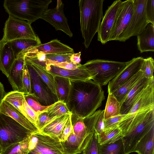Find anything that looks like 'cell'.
Masks as SVG:
<instances>
[{
    "label": "cell",
    "mask_w": 154,
    "mask_h": 154,
    "mask_svg": "<svg viewBox=\"0 0 154 154\" xmlns=\"http://www.w3.org/2000/svg\"><path fill=\"white\" fill-rule=\"evenodd\" d=\"M68 107L72 114L84 119L93 114L105 99L101 86L92 80H71Z\"/></svg>",
    "instance_id": "cell-1"
},
{
    "label": "cell",
    "mask_w": 154,
    "mask_h": 154,
    "mask_svg": "<svg viewBox=\"0 0 154 154\" xmlns=\"http://www.w3.org/2000/svg\"><path fill=\"white\" fill-rule=\"evenodd\" d=\"M118 127L123 135L125 154L133 152L138 142L154 127V106L126 114Z\"/></svg>",
    "instance_id": "cell-2"
},
{
    "label": "cell",
    "mask_w": 154,
    "mask_h": 154,
    "mask_svg": "<svg viewBox=\"0 0 154 154\" xmlns=\"http://www.w3.org/2000/svg\"><path fill=\"white\" fill-rule=\"evenodd\" d=\"M104 0H80V25L85 48L89 47L97 32L103 16Z\"/></svg>",
    "instance_id": "cell-3"
},
{
    "label": "cell",
    "mask_w": 154,
    "mask_h": 154,
    "mask_svg": "<svg viewBox=\"0 0 154 154\" xmlns=\"http://www.w3.org/2000/svg\"><path fill=\"white\" fill-rule=\"evenodd\" d=\"M51 0H5L3 6L9 16L31 23L40 18Z\"/></svg>",
    "instance_id": "cell-4"
},
{
    "label": "cell",
    "mask_w": 154,
    "mask_h": 154,
    "mask_svg": "<svg viewBox=\"0 0 154 154\" xmlns=\"http://www.w3.org/2000/svg\"><path fill=\"white\" fill-rule=\"evenodd\" d=\"M82 65L91 74L92 80L102 86L116 77L125 67L126 62L95 59Z\"/></svg>",
    "instance_id": "cell-5"
},
{
    "label": "cell",
    "mask_w": 154,
    "mask_h": 154,
    "mask_svg": "<svg viewBox=\"0 0 154 154\" xmlns=\"http://www.w3.org/2000/svg\"><path fill=\"white\" fill-rule=\"evenodd\" d=\"M32 133L10 117L0 113L2 151L11 145L27 138Z\"/></svg>",
    "instance_id": "cell-6"
},
{
    "label": "cell",
    "mask_w": 154,
    "mask_h": 154,
    "mask_svg": "<svg viewBox=\"0 0 154 154\" xmlns=\"http://www.w3.org/2000/svg\"><path fill=\"white\" fill-rule=\"evenodd\" d=\"M133 0V12L127 26L118 40L119 42H125L132 36H137L149 23L145 12L146 0Z\"/></svg>",
    "instance_id": "cell-7"
},
{
    "label": "cell",
    "mask_w": 154,
    "mask_h": 154,
    "mask_svg": "<svg viewBox=\"0 0 154 154\" xmlns=\"http://www.w3.org/2000/svg\"><path fill=\"white\" fill-rule=\"evenodd\" d=\"M31 24L27 21L9 16L5 23L2 39L6 42L20 39H37L39 37Z\"/></svg>",
    "instance_id": "cell-8"
},
{
    "label": "cell",
    "mask_w": 154,
    "mask_h": 154,
    "mask_svg": "<svg viewBox=\"0 0 154 154\" xmlns=\"http://www.w3.org/2000/svg\"><path fill=\"white\" fill-rule=\"evenodd\" d=\"M25 62L30 77L31 95L43 106H50L57 101L56 96L51 92L30 63L25 60Z\"/></svg>",
    "instance_id": "cell-9"
},
{
    "label": "cell",
    "mask_w": 154,
    "mask_h": 154,
    "mask_svg": "<svg viewBox=\"0 0 154 154\" xmlns=\"http://www.w3.org/2000/svg\"><path fill=\"white\" fill-rule=\"evenodd\" d=\"M134 7L133 0H127L122 2L110 35L109 41L118 40L130 21L133 12Z\"/></svg>",
    "instance_id": "cell-10"
},
{
    "label": "cell",
    "mask_w": 154,
    "mask_h": 154,
    "mask_svg": "<svg viewBox=\"0 0 154 154\" xmlns=\"http://www.w3.org/2000/svg\"><path fill=\"white\" fill-rule=\"evenodd\" d=\"M62 1L57 0L56 6L53 8L48 9L40 18L51 25L56 31L60 30L71 38L73 36V34L65 16Z\"/></svg>",
    "instance_id": "cell-11"
},
{
    "label": "cell",
    "mask_w": 154,
    "mask_h": 154,
    "mask_svg": "<svg viewBox=\"0 0 154 154\" xmlns=\"http://www.w3.org/2000/svg\"><path fill=\"white\" fill-rule=\"evenodd\" d=\"M37 137L36 143L31 151L40 154H64L59 137L43 133L34 132Z\"/></svg>",
    "instance_id": "cell-12"
},
{
    "label": "cell",
    "mask_w": 154,
    "mask_h": 154,
    "mask_svg": "<svg viewBox=\"0 0 154 154\" xmlns=\"http://www.w3.org/2000/svg\"><path fill=\"white\" fill-rule=\"evenodd\" d=\"M144 59L139 57L134 58L126 62V65L124 69L109 82L108 86V94H112L138 72L140 70Z\"/></svg>",
    "instance_id": "cell-13"
},
{
    "label": "cell",
    "mask_w": 154,
    "mask_h": 154,
    "mask_svg": "<svg viewBox=\"0 0 154 154\" xmlns=\"http://www.w3.org/2000/svg\"><path fill=\"white\" fill-rule=\"evenodd\" d=\"M122 2L121 0L115 1L105 11L97 32V40L102 44L109 41L110 35Z\"/></svg>",
    "instance_id": "cell-14"
},
{
    "label": "cell",
    "mask_w": 154,
    "mask_h": 154,
    "mask_svg": "<svg viewBox=\"0 0 154 154\" xmlns=\"http://www.w3.org/2000/svg\"><path fill=\"white\" fill-rule=\"evenodd\" d=\"M45 68L54 75L62 76L74 81H84L92 79L90 73L81 65L75 69L69 70L55 66H46Z\"/></svg>",
    "instance_id": "cell-15"
},
{
    "label": "cell",
    "mask_w": 154,
    "mask_h": 154,
    "mask_svg": "<svg viewBox=\"0 0 154 154\" xmlns=\"http://www.w3.org/2000/svg\"><path fill=\"white\" fill-rule=\"evenodd\" d=\"M26 53H41L48 54H73L74 52L73 49L69 46L61 43L57 39H54L32 48L21 54Z\"/></svg>",
    "instance_id": "cell-16"
},
{
    "label": "cell",
    "mask_w": 154,
    "mask_h": 154,
    "mask_svg": "<svg viewBox=\"0 0 154 154\" xmlns=\"http://www.w3.org/2000/svg\"><path fill=\"white\" fill-rule=\"evenodd\" d=\"M25 64L23 55H19L16 59L8 77L14 91L23 92V79Z\"/></svg>",
    "instance_id": "cell-17"
},
{
    "label": "cell",
    "mask_w": 154,
    "mask_h": 154,
    "mask_svg": "<svg viewBox=\"0 0 154 154\" xmlns=\"http://www.w3.org/2000/svg\"><path fill=\"white\" fill-rule=\"evenodd\" d=\"M151 79L143 77L137 83L121 104V114H128L143 90L149 85Z\"/></svg>",
    "instance_id": "cell-18"
},
{
    "label": "cell",
    "mask_w": 154,
    "mask_h": 154,
    "mask_svg": "<svg viewBox=\"0 0 154 154\" xmlns=\"http://www.w3.org/2000/svg\"><path fill=\"white\" fill-rule=\"evenodd\" d=\"M0 113L10 117L32 132L39 131L37 127L21 112L4 100L0 106Z\"/></svg>",
    "instance_id": "cell-19"
},
{
    "label": "cell",
    "mask_w": 154,
    "mask_h": 154,
    "mask_svg": "<svg viewBox=\"0 0 154 154\" xmlns=\"http://www.w3.org/2000/svg\"><path fill=\"white\" fill-rule=\"evenodd\" d=\"M154 78L151 79L149 85L143 90L128 114L154 106Z\"/></svg>",
    "instance_id": "cell-20"
},
{
    "label": "cell",
    "mask_w": 154,
    "mask_h": 154,
    "mask_svg": "<svg viewBox=\"0 0 154 154\" xmlns=\"http://www.w3.org/2000/svg\"><path fill=\"white\" fill-rule=\"evenodd\" d=\"M16 59L11 46L2 39L0 41V70L7 78Z\"/></svg>",
    "instance_id": "cell-21"
},
{
    "label": "cell",
    "mask_w": 154,
    "mask_h": 154,
    "mask_svg": "<svg viewBox=\"0 0 154 154\" xmlns=\"http://www.w3.org/2000/svg\"><path fill=\"white\" fill-rule=\"evenodd\" d=\"M137 46L140 53L154 51V25L149 23L137 36Z\"/></svg>",
    "instance_id": "cell-22"
},
{
    "label": "cell",
    "mask_w": 154,
    "mask_h": 154,
    "mask_svg": "<svg viewBox=\"0 0 154 154\" xmlns=\"http://www.w3.org/2000/svg\"><path fill=\"white\" fill-rule=\"evenodd\" d=\"M54 78L57 101H62L67 104L71 88V80L57 75H54Z\"/></svg>",
    "instance_id": "cell-23"
},
{
    "label": "cell",
    "mask_w": 154,
    "mask_h": 154,
    "mask_svg": "<svg viewBox=\"0 0 154 154\" xmlns=\"http://www.w3.org/2000/svg\"><path fill=\"white\" fill-rule=\"evenodd\" d=\"M143 77V72L140 70L111 94L120 102L121 104L130 91L139 80Z\"/></svg>",
    "instance_id": "cell-24"
},
{
    "label": "cell",
    "mask_w": 154,
    "mask_h": 154,
    "mask_svg": "<svg viewBox=\"0 0 154 154\" xmlns=\"http://www.w3.org/2000/svg\"><path fill=\"white\" fill-rule=\"evenodd\" d=\"M11 47L16 59L27 50L42 44L38 38L36 40L20 39L7 42Z\"/></svg>",
    "instance_id": "cell-25"
},
{
    "label": "cell",
    "mask_w": 154,
    "mask_h": 154,
    "mask_svg": "<svg viewBox=\"0 0 154 154\" xmlns=\"http://www.w3.org/2000/svg\"><path fill=\"white\" fill-rule=\"evenodd\" d=\"M72 113L58 117L44 127L40 131L59 137Z\"/></svg>",
    "instance_id": "cell-26"
},
{
    "label": "cell",
    "mask_w": 154,
    "mask_h": 154,
    "mask_svg": "<svg viewBox=\"0 0 154 154\" xmlns=\"http://www.w3.org/2000/svg\"><path fill=\"white\" fill-rule=\"evenodd\" d=\"M154 127L138 142L134 152L138 154H154Z\"/></svg>",
    "instance_id": "cell-27"
},
{
    "label": "cell",
    "mask_w": 154,
    "mask_h": 154,
    "mask_svg": "<svg viewBox=\"0 0 154 154\" xmlns=\"http://www.w3.org/2000/svg\"><path fill=\"white\" fill-rule=\"evenodd\" d=\"M71 120L74 134L88 144L93 133L92 134L88 133L84 122V119L72 114Z\"/></svg>",
    "instance_id": "cell-28"
},
{
    "label": "cell",
    "mask_w": 154,
    "mask_h": 154,
    "mask_svg": "<svg viewBox=\"0 0 154 154\" xmlns=\"http://www.w3.org/2000/svg\"><path fill=\"white\" fill-rule=\"evenodd\" d=\"M27 61L35 70L38 76L51 92L56 96L54 75L47 70L45 67L38 64Z\"/></svg>",
    "instance_id": "cell-29"
},
{
    "label": "cell",
    "mask_w": 154,
    "mask_h": 154,
    "mask_svg": "<svg viewBox=\"0 0 154 154\" xmlns=\"http://www.w3.org/2000/svg\"><path fill=\"white\" fill-rule=\"evenodd\" d=\"M97 136L98 143L103 145L114 143L122 139L123 135L120 129L117 127L105 131Z\"/></svg>",
    "instance_id": "cell-30"
},
{
    "label": "cell",
    "mask_w": 154,
    "mask_h": 154,
    "mask_svg": "<svg viewBox=\"0 0 154 154\" xmlns=\"http://www.w3.org/2000/svg\"><path fill=\"white\" fill-rule=\"evenodd\" d=\"M121 107L120 102L112 94H108L105 109H104V120L121 114Z\"/></svg>",
    "instance_id": "cell-31"
},
{
    "label": "cell",
    "mask_w": 154,
    "mask_h": 154,
    "mask_svg": "<svg viewBox=\"0 0 154 154\" xmlns=\"http://www.w3.org/2000/svg\"><path fill=\"white\" fill-rule=\"evenodd\" d=\"M98 154H125L122 139L112 143L100 145L98 143Z\"/></svg>",
    "instance_id": "cell-32"
},
{
    "label": "cell",
    "mask_w": 154,
    "mask_h": 154,
    "mask_svg": "<svg viewBox=\"0 0 154 154\" xmlns=\"http://www.w3.org/2000/svg\"><path fill=\"white\" fill-rule=\"evenodd\" d=\"M50 117H59L68 114L72 113L67 104L64 102L57 101L50 105L45 110Z\"/></svg>",
    "instance_id": "cell-33"
},
{
    "label": "cell",
    "mask_w": 154,
    "mask_h": 154,
    "mask_svg": "<svg viewBox=\"0 0 154 154\" xmlns=\"http://www.w3.org/2000/svg\"><path fill=\"white\" fill-rule=\"evenodd\" d=\"M29 152L28 137L13 144L2 150L1 154H28Z\"/></svg>",
    "instance_id": "cell-34"
},
{
    "label": "cell",
    "mask_w": 154,
    "mask_h": 154,
    "mask_svg": "<svg viewBox=\"0 0 154 154\" xmlns=\"http://www.w3.org/2000/svg\"><path fill=\"white\" fill-rule=\"evenodd\" d=\"M24 98V93L13 91L6 93L4 100L11 104L21 112Z\"/></svg>",
    "instance_id": "cell-35"
},
{
    "label": "cell",
    "mask_w": 154,
    "mask_h": 154,
    "mask_svg": "<svg viewBox=\"0 0 154 154\" xmlns=\"http://www.w3.org/2000/svg\"><path fill=\"white\" fill-rule=\"evenodd\" d=\"M140 70L143 72V77L148 79L154 77V60L152 57L144 59Z\"/></svg>",
    "instance_id": "cell-36"
},
{
    "label": "cell",
    "mask_w": 154,
    "mask_h": 154,
    "mask_svg": "<svg viewBox=\"0 0 154 154\" xmlns=\"http://www.w3.org/2000/svg\"><path fill=\"white\" fill-rule=\"evenodd\" d=\"M21 112L37 127L38 114L35 112L28 105L24 98L23 101Z\"/></svg>",
    "instance_id": "cell-37"
},
{
    "label": "cell",
    "mask_w": 154,
    "mask_h": 154,
    "mask_svg": "<svg viewBox=\"0 0 154 154\" xmlns=\"http://www.w3.org/2000/svg\"><path fill=\"white\" fill-rule=\"evenodd\" d=\"M97 135L94 130L86 147L83 150L82 154H98Z\"/></svg>",
    "instance_id": "cell-38"
},
{
    "label": "cell",
    "mask_w": 154,
    "mask_h": 154,
    "mask_svg": "<svg viewBox=\"0 0 154 154\" xmlns=\"http://www.w3.org/2000/svg\"><path fill=\"white\" fill-rule=\"evenodd\" d=\"M24 97L28 105L33 110L38 114L45 110L49 106L41 105L31 94L24 93Z\"/></svg>",
    "instance_id": "cell-39"
},
{
    "label": "cell",
    "mask_w": 154,
    "mask_h": 154,
    "mask_svg": "<svg viewBox=\"0 0 154 154\" xmlns=\"http://www.w3.org/2000/svg\"><path fill=\"white\" fill-rule=\"evenodd\" d=\"M72 54H46L45 64L50 62H71L70 57Z\"/></svg>",
    "instance_id": "cell-40"
},
{
    "label": "cell",
    "mask_w": 154,
    "mask_h": 154,
    "mask_svg": "<svg viewBox=\"0 0 154 154\" xmlns=\"http://www.w3.org/2000/svg\"><path fill=\"white\" fill-rule=\"evenodd\" d=\"M126 114H120L104 120V131L118 127L119 125Z\"/></svg>",
    "instance_id": "cell-41"
},
{
    "label": "cell",
    "mask_w": 154,
    "mask_h": 154,
    "mask_svg": "<svg viewBox=\"0 0 154 154\" xmlns=\"http://www.w3.org/2000/svg\"><path fill=\"white\" fill-rule=\"evenodd\" d=\"M58 118V117H50L47 112L45 111L39 113L38 116L37 125L39 131H40L45 126Z\"/></svg>",
    "instance_id": "cell-42"
},
{
    "label": "cell",
    "mask_w": 154,
    "mask_h": 154,
    "mask_svg": "<svg viewBox=\"0 0 154 154\" xmlns=\"http://www.w3.org/2000/svg\"><path fill=\"white\" fill-rule=\"evenodd\" d=\"M23 92L24 94H31V81L29 73L25 62L23 79Z\"/></svg>",
    "instance_id": "cell-43"
},
{
    "label": "cell",
    "mask_w": 154,
    "mask_h": 154,
    "mask_svg": "<svg viewBox=\"0 0 154 154\" xmlns=\"http://www.w3.org/2000/svg\"><path fill=\"white\" fill-rule=\"evenodd\" d=\"M145 12L148 23L154 25V0H146Z\"/></svg>",
    "instance_id": "cell-44"
},
{
    "label": "cell",
    "mask_w": 154,
    "mask_h": 154,
    "mask_svg": "<svg viewBox=\"0 0 154 154\" xmlns=\"http://www.w3.org/2000/svg\"><path fill=\"white\" fill-rule=\"evenodd\" d=\"M81 65L80 63L76 64L72 62H50L46 64V66L52 65L60 68L69 70L75 69L79 68Z\"/></svg>",
    "instance_id": "cell-45"
},
{
    "label": "cell",
    "mask_w": 154,
    "mask_h": 154,
    "mask_svg": "<svg viewBox=\"0 0 154 154\" xmlns=\"http://www.w3.org/2000/svg\"><path fill=\"white\" fill-rule=\"evenodd\" d=\"M104 112V110H102L95 123L94 130L97 135L101 134L104 131L105 124Z\"/></svg>",
    "instance_id": "cell-46"
},
{
    "label": "cell",
    "mask_w": 154,
    "mask_h": 154,
    "mask_svg": "<svg viewBox=\"0 0 154 154\" xmlns=\"http://www.w3.org/2000/svg\"><path fill=\"white\" fill-rule=\"evenodd\" d=\"M72 131L73 128L71 116L64 127L62 134L59 137L60 142H63L65 141Z\"/></svg>",
    "instance_id": "cell-47"
},
{
    "label": "cell",
    "mask_w": 154,
    "mask_h": 154,
    "mask_svg": "<svg viewBox=\"0 0 154 154\" xmlns=\"http://www.w3.org/2000/svg\"><path fill=\"white\" fill-rule=\"evenodd\" d=\"M81 52L77 53H74L72 54L70 57V61L71 62L76 64H79L81 61Z\"/></svg>",
    "instance_id": "cell-48"
},
{
    "label": "cell",
    "mask_w": 154,
    "mask_h": 154,
    "mask_svg": "<svg viewBox=\"0 0 154 154\" xmlns=\"http://www.w3.org/2000/svg\"><path fill=\"white\" fill-rule=\"evenodd\" d=\"M6 94L3 85L0 82V106Z\"/></svg>",
    "instance_id": "cell-49"
},
{
    "label": "cell",
    "mask_w": 154,
    "mask_h": 154,
    "mask_svg": "<svg viewBox=\"0 0 154 154\" xmlns=\"http://www.w3.org/2000/svg\"><path fill=\"white\" fill-rule=\"evenodd\" d=\"M28 154H39L38 153H37V152H35L30 151L28 153Z\"/></svg>",
    "instance_id": "cell-50"
},
{
    "label": "cell",
    "mask_w": 154,
    "mask_h": 154,
    "mask_svg": "<svg viewBox=\"0 0 154 154\" xmlns=\"http://www.w3.org/2000/svg\"><path fill=\"white\" fill-rule=\"evenodd\" d=\"M1 152H2V150H1V146H0V152L1 153Z\"/></svg>",
    "instance_id": "cell-51"
}]
</instances>
